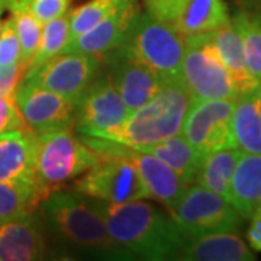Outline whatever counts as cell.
<instances>
[{
  "mask_svg": "<svg viewBox=\"0 0 261 261\" xmlns=\"http://www.w3.org/2000/svg\"><path fill=\"white\" fill-rule=\"evenodd\" d=\"M109 235L144 260H176L187 233L164 211L141 199L108 203L92 199Z\"/></svg>",
  "mask_w": 261,
  "mask_h": 261,
  "instance_id": "obj_1",
  "label": "cell"
},
{
  "mask_svg": "<svg viewBox=\"0 0 261 261\" xmlns=\"http://www.w3.org/2000/svg\"><path fill=\"white\" fill-rule=\"evenodd\" d=\"M39 211L45 229L58 245L100 260L135 258L109 235L90 197L60 189L39 203Z\"/></svg>",
  "mask_w": 261,
  "mask_h": 261,
  "instance_id": "obj_2",
  "label": "cell"
},
{
  "mask_svg": "<svg viewBox=\"0 0 261 261\" xmlns=\"http://www.w3.org/2000/svg\"><path fill=\"white\" fill-rule=\"evenodd\" d=\"M193 102L180 77L167 80L151 100L130 112L118 128L99 138L135 149L154 145L181 134L183 122Z\"/></svg>",
  "mask_w": 261,
  "mask_h": 261,
  "instance_id": "obj_3",
  "label": "cell"
},
{
  "mask_svg": "<svg viewBox=\"0 0 261 261\" xmlns=\"http://www.w3.org/2000/svg\"><path fill=\"white\" fill-rule=\"evenodd\" d=\"M148 67L163 82L180 77L185 38L142 10L135 15L126 37L116 49Z\"/></svg>",
  "mask_w": 261,
  "mask_h": 261,
  "instance_id": "obj_4",
  "label": "cell"
},
{
  "mask_svg": "<svg viewBox=\"0 0 261 261\" xmlns=\"http://www.w3.org/2000/svg\"><path fill=\"white\" fill-rule=\"evenodd\" d=\"M97 154L74 134V126L38 135L37 180L47 196L83 174L97 161Z\"/></svg>",
  "mask_w": 261,
  "mask_h": 261,
  "instance_id": "obj_5",
  "label": "cell"
},
{
  "mask_svg": "<svg viewBox=\"0 0 261 261\" xmlns=\"http://www.w3.org/2000/svg\"><path fill=\"white\" fill-rule=\"evenodd\" d=\"M180 79L193 100H235L238 96L232 79L211 39V32L185 38Z\"/></svg>",
  "mask_w": 261,
  "mask_h": 261,
  "instance_id": "obj_6",
  "label": "cell"
},
{
  "mask_svg": "<svg viewBox=\"0 0 261 261\" xmlns=\"http://www.w3.org/2000/svg\"><path fill=\"white\" fill-rule=\"evenodd\" d=\"M84 173L74 181V190L90 199L125 203L148 197L138 170L125 155L102 154Z\"/></svg>",
  "mask_w": 261,
  "mask_h": 261,
  "instance_id": "obj_7",
  "label": "cell"
},
{
  "mask_svg": "<svg viewBox=\"0 0 261 261\" xmlns=\"http://www.w3.org/2000/svg\"><path fill=\"white\" fill-rule=\"evenodd\" d=\"M168 214L189 235L237 232L243 224V216L229 200L197 185L187 186Z\"/></svg>",
  "mask_w": 261,
  "mask_h": 261,
  "instance_id": "obj_8",
  "label": "cell"
},
{
  "mask_svg": "<svg viewBox=\"0 0 261 261\" xmlns=\"http://www.w3.org/2000/svg\"><path fill=\"white\" fill-rule=\"evenodd\" d=\"M129 115L109 73L89 84L74 106V130L84 135L100 137L115 129Z\"/></svg>",
  "mask_w": 261,
  "mask_h": 261,
  "instance_id": "obj_9",
  "label": "cell"
},
{
  "mask_svg": "<svg viewBox=\"0 0 261 261\" xmlns=\"http://www.w3.org/2000/svg\"><path fill=\"white\" fill-rule=\"evenodd\" d=\"M145 12L183 38L209 34L229 20L224 0H142Z\"/></svg>",
  "mask_w": 261,
  "mask_h": 261,
  "instance_id": "obj_10",
  "label": "cell"
},
{
  "mask_svg": "<svg viewBox=\"0 0 261 261\" xmlns=\"http://www.w3.org/2000/svg\"><path fill=\"white\" fill-rule=\"evenodd\" d=\"M233 102L231 99H209L192 103L181 126V135L202 157L233 147L231 134Z\"/></svg>",
  "mask_w": 261,
  "mask_h": 261,
  "instance_id": "obj_11",
  "label": "cell"
},
{
  "mask_svg": "<svg viewBox=\"0 0 261 261\" xmlns=\"http://www.w3.org/2000/svg\"><path fill=\"white\" fill-rule=\"evenodd\" d=\"M102 58L84 53H63L48 60L23 80L75 102L100 74Z\"/></svg>",
  "mask_w": 261,
  "mask_h": 261,
  "instance_id": "obj_12",
  "label": "cell"
},
{
  "mask_svg": "<svg viewBox=\"0 0 261 261\" xmlns=\"http://www.w3.org/2000/svg\"><path fill=\"white\" fill-rule=\"evenodd\" d=\"M15 102L27 126L37 135L74 126L75 102L27 80L18 87Z\"/></svg>",
  "mask_w": 261,
  "mask_h": 261,
  "instance_id": "obj_13",
  "label": "cell"
},
{
  "mask_svg": "<svg viewBox=\"0 0 261 261\" xmlns=\"http://www.w3.org/2000/svg\"><path fill=\"white\" fill-rule=\"evenodd\" d=\"M102 61L109 65V75L129 113L151 100L164 83L148 67L121 53L111 51Z\"/></svg>",
  "mask_w": 261,
  "mask_h": 261,
  "instance_id": "obj_14",
  "label": "cell"
},
{
  "mask_svg": "<svg viewBox=\"0 0 261 261\" xmlns=\"http://www.w3.org/2000/svg\"><path fill=\"white\" fill-rule=\"evenodd\" d=\"M140 3L137 0H128L119 8L103 18L97 25L82 34L80 37L68 41L63 53H84L102 58L108 53L119 47L126 37L132 20L140 12Z\"/></svg>",
  "mask_w": 261,
  "mask_h": 261,
  "instance_id": "obj_15",
  "label": "cell"
},
{
  "mask_svg": "<svg viewBox=\"0 0 261 261\" xmlns=\"http://www.w3.org/2000/svg\"><path fill=\"white\" fill-rule=\"evenodd\" d=\"M42 218L34 214L0 224V261L44 260L48 240Z\"/></svg>",
  "mask_w": 261,
  "mask_h": 261,
  "instance_id": "obj_16",
  "label": "cell"
},
{
  "mask_svg": "<svg viewBox=\"0 0 261 261\" xmlns=\"http://www.w3.org/2000/svg\"><path fill=\"white\" fill-rule=\"evenodd\" d=\"M37 145L38 135L28 126L2 132L0 181L38 185Z\"/></svg>",
  "mask_w": 261,
  "mask_h": 261,
  "instance_id": "obj_17",
  "label": "cell"
},
{
  "mask_svg": "<svg viewBox=\"0 0 261 261\" xmlns=\"http://www.w3.org/2000/svg\"><path fill=\"white\" fill-rule=\"evenodd\" d=\"M176 260L183 261H252L254 252L235 232L189 235Z\"/></svg>",
  "mask_w": 261,
  "mask_h": 261,
  "instance_id": "obj_18",
  "label": "cell"
},
{
  "mask_svg": "<svg viewBox=\"0 0 261 261\" xmlns=\"http://www.w3.org/2000/svg\"><path fill=\"white\" fill-rule=\"evenodd\" d=\"M233 147L245 154L261 155L260 87L240 94L233 102L231 116Z\"/></svg>",
  "mask_w": 261,
  "mask_h": 261,
  "instance_id": "obj_19",
  "label": "cell"
},
{
  "mask_svg": "<svg viewBox=\"0 0 261 261\" xmlns=\"http://www.w3.org/2000/svg\"><path fill=\"white\" fill-rule=\"evenodd\" d=\"M229 202L243 216L251 218L261 206V155L241 152L233 170Z\"/></svg>",
  "mask_w": 261,
  "mask_h": 261,
  "instance_id": "obj_20",
  "label": "cell"
},
{
  "mask_svg": "<svg viewBox=\"0 0 261 261\" xmlns=\"http://www.w3.org/2000/svg\"><path fill=\"white\" fill-rule=\"evenodd\" d=\"M211 39L232 79L233 87L238 96L260 87V83L255 82L247 70L243 41L231 19L212 31Z\"/></svg>",
  "mask_w": 261,
  "mask_h": 261,
  "instance_id": "obj_21",
  "label": "cell"
},
{
  "mask_svg": "<svg viewBox=\"0 0 261 261\" xmlns=\"http://www.w3.org/2000/svg\"><path fill=\"white\" fill-rule=\"evenodd\" d=\"M142 151L151 152L163 163H166L181 178L185 185H195L196 174L203 157L180 134L173 135L154 145L145 147Z\"/></svg>",
  "mask_w": 261,
  "mask_h": 261,
  "instance_id": "obj_22",
  "label": "cell"
},
{
  "mask_svg": "<svg viewBox=\"0 0 261 261\" xmlns=\"http://www.w3.org/2000/svg\"><path fill=\"white\" fill-rule=\"evenodd\" d=\"M240 155L241 151L235 147L221 148L205 155L197 170L195 185L212 190L229 200L231 180Z\"/></svg>",
  "mask_w": 261,
  "mask_h": 261,
  "instance_id": "obj_23",
  "label": "cell"
},
{
  "mask_svg": "<svg viewBox=\"0 0 261 261\" xmlns=\"http://www.w3.org/2000/svg\"><path fill=\"white\" fill-rule=\"evenodd\" d=\"M45 197L38 185L0 181V224L34 214Z\"/></svg>",
  "mask_w": 261,
  "mask_h": 261,
  "instance_id": "obj_24",
  "label": "cell"
},
{
  "mask_svg": "<svg viewBox=\"0 0 261 261\" xmlns=\"http://www.w3.org/2000/svg\"><path fill=\"white\" fill-rule=\"evenodd\" d=\"M231 20L243 41L247 70L261 84V15L243 10Z\"/></svg>",
  "mask_w": 261,
  "mask_h": 261,
  "instance_id": "obj_25",
  "label": "cell"
},
{
  "mask_svg": "<svg viewBox=\"0 0 261 261\" xmlns=\"http://www.w3.org/2000/svg\"><path fill=\"white\" fill-rule=\"evenodd\" d=\"M68 37H70L68 12L60 18L53 19L47 23H44L37 49L27 64L25 77L35 73L41 65L45 64L53 57L61 54L63 48L68 42Z\"/></svg>",
  "mask_w": 261,
  "mask_h": 261,
  "instance_id": "obj_26",
  "label": "cell"
},
{
  "mask_svg": "<svg viewBox=\"0 0 261 261\" xmlns=\"http://www.w3.org/2000/svg\"><path fill=\"white\" fill-rule=\"evenodd\" d=\"M8 10L20 44V61L27 65L37 49L44 25L31 12L28 0H8Z\"/></svg>",
  "mask_w": 261,
  "mask_h": 261,
  "instance_id": "obj_27",
  "label": "cell"
},
{
  "mask_svg": "<svg viewBox=\"0 0 261 261\" xmlns=\"http://www.w3.org/2000/svg\"><path fill=\"white\" fill-rule=\"evenodd\" d=\"M128 0H89L84 5L68 12V41L80 37L82 34L97 25L103 18L112 13L116 8Z\"/></svg>",
  "mask_w": 261,
  "mask_h": 261,
  "instance_id": "obj_28",
  "label": "cell"
},
{
  "mask_svg": "<svg viewBox=\"0 0 261 261\" xmlns=\"http://www.w3.org/2000/svg\"><path fill=\"white\" fill-rule=\"evenodd\" d=\"M20 61V44L12 18L3 20L0 32V65H10Z\"/></svg>",
  "mask_w": 261,
  "mask_h": 261,
  "instance_id": "obj_29",
  "label": "cell"
},
{
  "mask_svg": "<svg viewBox=\"0 0 261 261\" xmlns=\"http://www.w3.org/2000/svg\"><path fill=\"white\" fill-rule=\"evenodd\" d=\"M73 0H28V6L35 18L44 25L68 12Z\"/></svg>",
  "mask_w": 261,
  "mask_h": 261,
  "instance_id": "obj_30",
  "label": "cell"
},
{
  "mask_svg": "<svg viewBox=\"0 0 261 261\" xmlns=\"http://www.w3.org/2000/svg\"><path fill=\"white\" fill-rule=\"evenodd\" d=\"M27 65L22 61L15 64L0 65V96L15 97L18 87L25 79Z\"/></svg>",
  "mask_w": 261,
  "mask_h": 261,
  "instance_id": "obj_31",
  "label": "cell"
},
{
  "mask_svg": "<svg viewBox=\"0 0 261 261\" xmlns=\"http://www.w3.org/2000/svg\"><path fill=\"white\" fill-rule=\"evenodd\" d=\"M27 126L15 97L0 96V134L5 130Z\"/></svg>",
  "mask_w": 261,
  "mask_h": 261,
  "instance_id": "obj_32",
  "label": "cell"
},
{
  "mask_svg": "<svg viewBox=\"0 0 261 261\" xmlns=\"http://www.w3.org/2000/svg\"><path fill=\"white\" fill-rule=\"evenodd\" d=\"M247 241L252 250L261 251V206L251 216V225L247 231Z\"/></svg>",
  "mask_w": 261,
  "mask_h": 261,
  "instance_id": "obj_33",
  "label": "cell"
},
{
  "mask_svg": "<svg viewBox=\"0 0 261 261\" xmlns=\"http://www.w3.org/2000/svg\"><path fill=\"white\" fill-rule=\"evenodd\" d=\"M8 10V0H0V32H2V27H3V20H2V16L3 13Z\"/></svg>",
  "mask_w": 261,
  "mask_h": 261,
  "instance_id": "obj_34",
  "label": "cell"
},
{
  "mask_svg": "<svg viewBox=\"0 0 261 261\" xmlns=\"http://www.w3.org/2000/svg\"><path fill=\"white\" fill-rule=\"evenodd\" d=\"M260 94H261V84H260Z\"/></svg>",
  "mask_w": 261,
  "mask_h": 261,
  "instance_id": "obj_35",
  "label": "cell"
}]
</instances>
